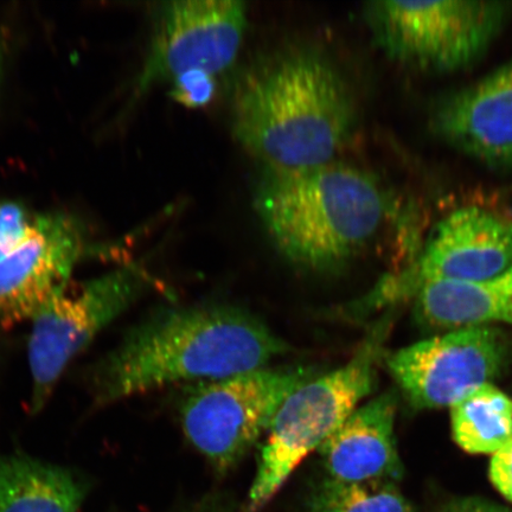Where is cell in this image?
Instances as JSON below:
<instances>
[{
    "instance_id": "30bf717a",
    "label": "cell",
    "mask_w": 512,
    "mask_h": 512,
    "mask_svg": "<svg viewBox=\"0 0 512 512\" xmlns=\"http://www.w3.org/2000/svg\"><path fill=\"white\" fill-rule=\"evenodd\" d=\"M248 25L239 0H179L162 5L142 86L190 73L219 78L234 66Z\"/></svg>"
},
{
    "instance_id": "7a4b0ae2",
    "label": "cell",
    "mask_w": 512,
    "mask_h": 512,
    "mask_svg": "<svg viewBox=\"0 0 512 512\" xmlns=\"http://www.w3.org/2000/svg\"><path fill=\"white\" fill-rule=\"evenodd\" d=\"M356 121L348 82L330 57L305 46L256 61L238 81L230 108L236 142L275 168L334 162Z\"/></svg>"
},
{
    "instance_id": "9a60e30c",
    "label": "cell",
    "mask_w": 512,
    "mask_h": 512,
    "mask_svg": "<svg viewBox=\"0 0 512 512\" xmlns=\"http://www.w3.org/2000/svg\"><path fill=\"white\" fill-rule=\"evenodd\" d=\"M87 485L68 467L0 452V512H78Z\"/></svg>"
},
{
    "instance_id": "7c38bea8",
    "label": "cell",
    "mask_w": 512,
    "mask_h": 512,
    "mask_svg": "<svg viewBox=\"0 0 512 512\" xmlns=\"http://www.w3.org/2000/svg\"><path fill=\"white\" fill-rule=\"evenodd\" d=\"M435 133L494 169L512 166V60L435 107Z\"/></svg>"
},
{
    "instance_id": "52a82bcc",
    "label": "cell",
    "mask_w": 512,
    "mask_h": 512,
    "mask_svg": "<svg viewBox=\"0 0 512 512\" xmlns=\"http://www.w3.org/2000/svg\"><path fill=\"white\" fill-rule=\"evenodd\" d=\"M151 285L143 268L124 266L68 286L31 319L28 362L30 411L46 407L57 383L95 337L137 302Z\"/></svg>"
},
{
    "instance_id": "5b68a950",
    "label": "cell",
    "mask_w": 512,
    "mask_h": 512,
    "mask_svg": "<svg viewBox=\"0 0 512 512\" xmlns=\"http://www.w3.org/2000/svg\"><path fill=\"white\" fill-rule=\"evenodd\" d=\"M511 3L486 0L371 2L364 18L388 59L431 73H451L483 57L504 28Z\"/></svg>"
},
{
    "instance_id": "2e32d148",
    "label": "cell",
    "mask_w": 512,
    "mask_h": 512,
    "mask_svg": "<svg viewBox=\"0 0 512 512\" xmlns=\"http://www.w3.org/2000/svg\"><path fill=\"white\" fill-rule=\"evenodd\" d=\"M454 441L467 453L494 454L512 439V399L485 384L451 407Z\"/></svg>"
},
{
    "instance_id": "ffe728a7",
    "label": "cell",
    "mask_w": 512,
    "mask_h": 512,
    "mask_svg": "<svg viewBox=\"0 0 512 512\" xmlns=\"http://www.w3.org/2000/svg\"><path fill=\"white\" fill-rule=\"evenodd\" d=\"M489 477L499 494L512 503V439L492 454Z\"/></svg>"
},
{
    "instance_id": "7402d4cb",
    "label": "cell",
    "mask_w": 512,
    "mask_h": 512,
    "mask_svg": "<svg viewBox=\"0 0 512 512\" xmlns=\"http://www.w3.org/2000/svg\"><path fill=\"white\" fill-rule=\"evenodd\" d=\"M0 61H2V56H0Z\"/></svg>"
},
{
    "instance_id": "4fadbf2b",
    "label": "cell",
    "mask_w": 512,
    "mask_h": 512,
    "mask_svg": "<svg viewBox=\"0 0 512 512\" xmlns=\"http://www.w3.org/2000/svg\"><path fill=\"white\" fill-rule=\"evenodd\" d=\"M396 396L384 393L358 407L317 451L326 477L343 483L398 482Z\"/></svg>"
},
{
    "instance_id": "9c48e42d",
    "label": "cell",
    "mask_w": 512,
    "mask_h": 512,
    "mask_svg": "<svg viewBox=\"0 0 512 512\" xmlns=\"http://www.w3.org/2000/svg\"><path fill=\"white\" fill-rule=\"evenodd\" d=\"M507 355L501 331L479 326L408 345L388 356L387 366L415 408H451L495 381Z\"/></svg>"
},
{
    "instance_id": "e0dca14e",
    "label": "cell",
    "mask_w": 512,
    "mask_h": 512,
    "mask_svg": "<svg viewBox=\"0 0 512 512\" xmlns=\"http://www.w3.org/2000/svg\"><path fill=\"white\" fill-rule=\"evenodd\" d=\"M309 512H414L393 482L343 483L324 477L307 497Z\"/></svg>"
},
{
    "instance_id": "44dd1931",
    "label": "cell",
    "mask_w": 512,
    "mask_h": 512,
    "mask_svg": "<svg viewBox=\"0 0 512 512\" xmlns=\"http://www.w3.org/2000/svg\"><path fill=\"white\" fill-rule=\"evenodd\" d=\"M439 512H512V510L489 499L465 497L447 503Z\"/></svg>"
},
{
    "instance_id": "8992f818",
    "label": "cell",
    "mask_w": 512,
    "mask_h": 512,
    "mask_svg": "<svg viewBox=\"0 0 512 512\" xmlns=\"http://www.w3.org/2000/svg\"><path fill=\"white\" fill-rule=\"evenodd\" d=\"M316 375L307 367H265L192 384L179 405L185 438L224 475L270 431L288 396Z\"/></svg>"
},
{
    "instance_id": "5bb4252c",
    "label": "cell",
    "mask_w": 512,
    "mask_h": 512,
    "mask_svg": "<svg viewBox=\"0 0 512 512\" xmlns=\"http://www.w3.org/2000/svg\"><path fill=\"white\" fill-rule=\"evenodd\" d=\"M416 313L433 328L459 330L494 323L512 325V266L478 281H431L413 293Z\"/></svg>"
},
{
    "instance_id": "ac0fdd59",
    "label": "cell",
    "mask_w": 512,
    "mask_h": 512,
    "mask_svg": "<svg viewBox=\"0 0 512 512\" xmlns=\"http://www.w3.org/2000/svg\"><path fill=\"white\" fill-rule=\"evenodd\" d=\"M36 217L21 204L0 203V260L15 251L28 238Z\"/></svg>"
},
{
    "instance_id": "277c9868",
    "label": "cell",
    "mask_w": 512,
    "mask_h": 512,
    "mask_svg": "<svg viewBox=\"0 0 512 512\" xmlns=\"http://www.w3.org/2000/svg\"><path fill=\"white\" fill-rule=\"evenodd\" d=\"M386 332V325H377L348 363L313 376L288 396L261 447L245 512L264 509L303 460L373 393Z\"/></svg>"
},
{
    "instance_id": "3957f363",
    "label": "cell",
    "mask_w": 512,
    "mask_h": 512,
    "mask_svg": "<svg viewBox=\"0 0 512 512\" xmlns=\"http://www.w3.org/2000/svg\"><path fill=\"white\" fill-rule=\"evenodd\" d=\"M253 207L277 251L292 265L341 272L379 234L388 198L377 179L349 164L262 165Z\"/></svg>"
},
{
    "instance_id": "6da1fadb",
    "label": "cell",
    "mask_w": 512,
    "mask_h": 512,
    "mask_svg": "<svg viewBox=\"0 0 512 512\" xmlns=\"http://www.w3.org/2000/svg\"><path fill=\"white\" fill-rule=\"evenodd\" d=\"M290 347L258 316L229 304L160 307L132 326L89 373L95 407L179 382L265 368Z\"/></svg>"
},
{
    "instance_id": "ba28073f",
    "label": "cell",
    "mask_w": 512,
    "mask_h": 512,
    "mask_svg": "<svg viewBox=\"0 0 512 512\" xmlns=\"http://www.w3.org/2000/svg\"><path fill=\"white\" fill-rule=\"evenodd\" d=\"M512 266V219L482 207L452 211L438 223L413 264L384 278L364 304L413 294L431 281H478Z\"/></svg>"
},
{
    "instance_id": "8fae6325",
    "label": "cell",
    "mask_w": 512,
    "mask_h": 512,
    "mask_svg": "<svg viewBox=\"0 0 512 512\" xmlns=\"http://www.w3.org/2000/svg\"><path fill=\"white\" fill-rule=\"evenodd\" d=\"M85 247L75 220L60 214L37 216L28 238L0 260V326L31 322L66 290Z\"/></svg>"
},
{
    "instance_id": "d6986e66",
    "label": "cell",
    "mask_w": 512,
    "mask_h": 512,
    "mask_svg": "<svg viewBox=\"0 0 512 512\" xmlns=\"http://www.w3.org/2000/svg\"><path fill=\"white\" fill-rule=\"evenodd\" d=\"M170 95L177 104L187 108H202L213 101L217 78L207 73H190L170 83Z\"/></svg>"
}]
</instances>
